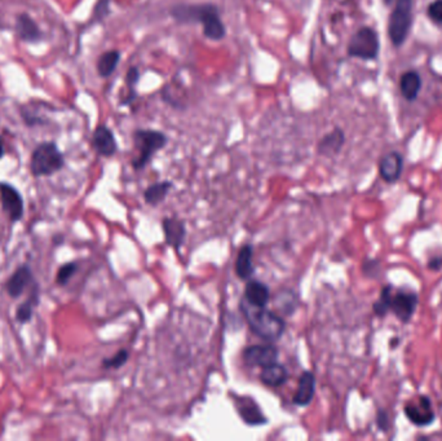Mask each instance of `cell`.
I'll return each instance as SVG.
<instances>
[{
  "instance_id": "obj_29",
  "label": "cell",
  "mask_w": 442,
  "mask_h": 441,
  "mask_svg": "<svg viewBox=\"0 0 442 441\" xmlns=\"http://www.w3.org/2000/svg\"><path fill=\"white\" fill-rule=\"evenodd\" d=\"M281 295V294H279ZM284 300L279 299V298H277V304H278V308L281 312H284L286 315H291L292 312H293V309H295V300H296V297L293 295V292H289V295H286V292H284V294L281 295Z\"/></svg>"
},
{
  "instance_id": "obj_17",
  "label": "cell",
  "mask_w": 442,
  "mask_h": 441,
  "mask_svg": "<svg viewBox=\"0 0 442 441\" xmlns=\"http://www.w3.org/2000/svg\"><path fill=\"white\" fill-rule=\"evenodd\" d=\"M345 142V136L340 128H335L331 133H326L317 145L318 154L325 157L336 156Z\"/></svg>"
},
{
  "instance_id": "obj_22",
  "label": "cell",
  "mask_w": 442,
  "mask_h": 441,
  "mask_svg": "<svg viewBox=\"0 0 442 441\" xmlns=\"http://www.w3.org/2000/svg\"><path fill=\"white\" fill-rule=\"evenodd\" d=\"M172 183L171 182H160V183L151 184L146 188L144 193V200L151 206H157L160 202H163L167 197L168 191H171Z\"/></svg>"
},
{
  "instance_id": "obj_23",
  "label": "cell",
  "mask_w": 442,
  "mask_h": 441,
  "mask_svg": "<svg viewBox=\"0 0 442 441\" xmlns=\"http://www.w3.org/2000/svg\"><path fill=\"white\" fill-rule=\"evenodd\" d=\"M400 87L408 100H414L422 88V79L415 72H408L401 76Z\"/></svg>"
},
{
  "instance_id": "obj_30",
  "label": "cell",
  "mask_w": 442,
  "mask_h": 441,
  "mask_svg": "<svg viewBox=\"0 0 442 441\" xmlns=\"http://www.w3.org/2000/svg\"><path fill=\"white\" fill-rule=\"evenodd\" d=\"M428 15L434 20V22L442 24V0H436L429 6Z\"/></svg>"
},
{
  "instance_id": "obj_9",
  "label": "cell",
  "mask_w": 442,
  "mask_h": 441,
  "mask_svg": "<svg viewBox=\"0 0 442 441\" xmlns=\"http://www.w3.org/2000/svg\"><path fill=\"white\" fill-rule=\"evenodd\" d=\"M242 358L249 367H264L277 361L278 350L273 344H255L243 351Z\"/></svg>"
},
{
  "instance_id": "obj_16",
  "label": "cell",
  "mask_w": 442,
  "mask_h": 441,
  "mask_svg": "<svg viewBox=\"0 0 442 441\" xmlns=\"http://www.w3.org/2000/svg\"><path fill=\"white\" fill-rule=\"evenodd\" d=\"M165 238L170 246L180 249L183 246L185 237H186V228L181 220L175 217H166L162 222Z\"/></svg>"
},
{
  "instance_id": "obj_24",
  "label": "cell",
  "mask_w": 442,
  "mask_h": 441,
  "mask_svg": "<svg viewBox=\"0 0 442 441\" xmlns=\"http://www.w3.org/2000/svg\"><path fill=\"white\" fill-rule=\"evenodd\" d=\"M120 61V52L119 50H108L102 53L97 61V72L102 78H108L113 74L117 69L118 64Z\"/></svg>"
},
{
  "instance_id": "obj_27",
  "label": "cell",
  "mask_w": 442,
  "mask_h": 441,
  "mask_svg": "<svg viewBox=\"0 0 442 441\" xmlns=\"http://www.w3.org/2000/svg\"><path fill=\"white\" fill-rule=\"evenodd\" d=\"M79 269V266L76 262H69L60 266L57 273H56V283L59 286H67L69 281L74 277Z\"/></svg>"
},
{
  "instance_id": "obj_7",
  "label": "cell",
  "mask_w": 442,
  "mask_h": 441,
  "mask_svg": "<svg viewBox=\"0 0 442 441\" xmlns=\"http://www.w3.org/2000/svg\"><path fill=\"white\" fill-rule=\"evenodd\" d=\"M379 52V39L375 32L370 27H361L348 44V55L361 60L375 59Z\"/></svg>"
},
{
  "instance_id": "obj_5",
  "label": "cell",
  "mask_w": 442,
  "mask_h": 441,
  "mask_svg": "<svg viewBox=\"0 0 442 441\" xmlns=\"http://www.w3.org/2000/svg\"><path fill=\"white\" fill-rule=\"evenodd\" d=\"M65 165L64 154L55 142H43L34 150L30 159V171L35 177L50 176Z\"/></svg>"
},
{
  "instance_id": "obj_14",
  "label": "cell",
  "mask_w": 442,
  "mask_h": 441,
  "mask_svg": "<svg viewBox=\"0 0 442 441\" xmlns=\"http://www.w3.org/2000/svg\"><path fill=\"white\" fill-rule=\"evenodd\" d=\"M315 393H316V376L312 372L307 370L301 373L298 390L295 392L292 401L298 407H307L312 402Z\"/></svg>"
},
{
  "instance_id": "obj_13",
  "label": "cell",
  "mask_w": 442,
  "mask_h": 441,
  "mask_svg": "<svg viewBox=\"0 0 442 441\" xmlns=\"http://www.w3.org/2000/svg\"><path fill=\"white\" fill-rule=\"evenodd\" d=\"M235 408L244 423L250 426L265 425L268 422L267 416L260 410L259 405L250 398H241L235 400Z\"/></svg>"
},
{
  "instance_id": "obj_15",
  "label": "cell",
  "mask_w": 442,
  "mask_h": 441,
  "mask_svg": "<svg viewBox=\"0 0 442 441\" xmlns=\"http://www.w3.org/2000/svg\"><path fill=\"white\" fill-rule=\"evenodd\" d=\"M402 166H403L402 157L399 153L392 151V153L385 154L383 158L380 159L379 172H380V176L383 177L384 182L394 183L396 180L400 179Z\"/></svg>"
},
{
  "instance_id": "obj_11",
  "label": "cell",
  "mask_w": 442,
  "mask_h": 441,
  "mask_svg": "<svg viewBox=\"0 0 442 441\" xmlns=\"http://www.w3.org/2000/svg\"><path fill=\"white\" fill-rule=\"evenodd\" d=\"M34 280L33 271L29 266H20L16 271L9 277L6 289L9 297L12 299H18L20 297L24 295V292L27 290V287H32Z\"/></svg>"
},
{
  "instance_id": "obj_4",
  "label": "cell",
  "mask_w": 442,
  "mask_h": 441,
  "mask_svg": "<svg viewBox=\"0 0 442 441\" xmlns=\"http://www.w3.org/2000/svg\"><path fill=\"white\" fill-rule=\"evenodd\" d=\"M134 148L139 150L137 157L132 161L136 171L145 168L154 154L167 145L166 133L157 130H136L134 133Z\"/></svg>"
},
{
  "instance_id": "obj_32",
  "label": "cell",
  "mask_w": 442,
  "mask_h": 441,
  "mask_svg": "<svg viewBox=\"0 0 442 441\" xmlns=\"http://www.w3.org/2000/svg\"><path fill=\"white\" fill-rule=\"evenodd\" d=\"M389 1H391V0H385V3H389Z\"/></svg>"
},
{
  "instance_id": "obj_1",
  "label": "cell",
  "mask_w": 442,
  "mask_h": 441,
  "mask_svg": "<svg viewBox=\"0 0 442 441\" xmlns=\"http://www.w3.org/2000/svg\"><path fill=\"white\" fill-rule=\"evenodd\" d=\"M170 16L180 24H202L203 35L209 41L220 42L226 38V27L215 4H175Z\"/></svg>"
},
{
  "instance_id": "obj_18",
  "label": "cell",
  "mask_w": 442,
  "mask_h": 441,
  "mask_svg": "<svg viewBox=\"0 0 442 441\" xmlns=\"http://www.w3.org/2000/svg\"><path fill=\"white\" fill-rule=\"evenodd\" d=\"M270 299V290L265 283L251 280L244 287V300L256 307H267Z\"/></svg>"
},
{
  "instance_id": "obj_6",
  "label": "cell",
  "mask_w": 442,
  "mask_h": 441,
  "mask_svg": "<svg viewBox=\"0 0 442 441\" xmlns=\"http://www.w3.org/2000/svg\"><path fill=\"white\" fill-rule=\"evenodd\" d=\"M413 0H399L389 18L388 33L394 46L405 42L413 21Z\"/></svg>"
},
{
  "instance_id": "obj_28",
  "label": "cell",
  "mask_w": 442,
  "mask_h": 441,
  "mask_svg": "<svg viewBox=\"0 0 442 441\" xmlns=\"http://www.w3.org/2000/svg\"><path fill=\"white\" fill-rule=\"evenodd\" d=\"M130 353L127 350L118 351L116 355H113L111 358H104L102 360V367L104 369H119V367L125 365V362L128 361Z\"/></svg>"
},
{
  "instance_id": "obj_26",
  "label": "cell",
  "mask_w": 442,
  "mask_h": 441,
  "mask_svg": "<svg viewBox=\"0 0 442 441\" xmlns=\"http://www.w3.org/2000/svg\"><path fill=\"white\" fill-rule=\"evenodd\" d=\"M139 79H140V70L136 67H130L128 72H127V76H125V82H127V87H128V93H127V97H125V100L120 101V105L127 107V105L132 104V102L136 100L137 95H136L134 87H136V84L139 82Z\"/></svg>"
},
{
  "instance_id": "obj_12",
  "label": "cell",
  "mask_w": 442,
  "mask_h": 441,
  "mask_svg": "<svg viewBox=\"0 0 442 441\" xmlns=\"http://www.w3.org/2000/svg\"><path fill=\"white\" fill-rule=\"evenodd\" d=\"M92 145L102 157H113L118 150L116 136L106 125H99L95 130L92 136Z\"/></svg>"
},
{
  "instance_id": "obj_3",
  "label": "cell",
  "mask_w": 442,
  "mask_h": 441,
  "mask_svg": "<svg viewBox=\"0 0 442 441\" xmlns=\"http://www.w3.org/2000/svg\"><path fill=\"white\" fill-rule=\"evenodd\" d=\"M417 306V292L409 289H393L392 286L384 287L380 298L374 303V312L384 316L388 311L402 323H408L414 315Z\"/></svg>"
},
{
  "instance_id": "obj_10",
  "label": "cell",
  "mask_w": 442,
  "mask_h": 441,
  "mask_svg": "<svg viewBox=\"0 0 442 441\" xmlns=\"http://www.w3.org/2000/svg\"><path fill=\"white\" fill-rule=\"evenodd\" d=\"M405 416L414 425H431L434 419L431 400L427 396H420L417 401H410L405 405Z\"/></svg>"
},
{
  "instance_id": "obj_8",
  "label": "cell",
  "mask_w": 442,
  "mask_h": 441,
  "mask_svg": "<svg viewBox=\"0 0 442 441\" xmlns=\"http://www.w3.org/2000/svg\"><path fill=\"white\" fill-rule=\"evenodd\" d=\"M0 203L12 224L22 220L25 214L24 197L12 184L0 183Z\"/></svg>"
},
{
  "instance_id": "obj_20",
  "label": "cell",
  "mask_w": 442,
  "mask_h": 441,
  "mask_svg": "<svg viewBox=\"0 0 442 441\" xmlns=\"http://www.w3.org/2000/svg\"><path fill=\"white\" fill-rule=\"evenodd\" d=\"M289 378V372L287 369L279 364V362H273L270 365L263 367L261 370V374H260V379L261 382L264 383L268 387H272V388H277V387H281L282 384L286 383Z\"/></svg>"
},
{
  "instance_id": "obj_25",
  "label": "cell",
  "mask_w": 442,
  "mask_h": 441,
  "mask_svg": "<svg viewBox=\"0 0 442 441\" xmlns=\"http://www.w3.org/2000/svg\"><path fill=\"white\" fill-rule=\"evenodd\" d=\"M17 32H18V35L21 36V39L30 41V42L38 41L39 36H41L39 30H38V26L35 25L33 20L27 16L18 17Z\"/></svg>"
},
{
  "instance_id": "obj_31",
  "label": "cell",
  "mask_w": 442,
  "mask_h": 441,
  "mask_svg": "<svg viewBox=\"0 0 442 441\" xmlns=\"http://www.w3.org/2000/svg\"><path fill=\"white\" fill-rule=\"evenodd\" d=\"M4 153H6V150H4V144H3L1 139H0V159L3 158Z\"/></svg>"
},
{
  "instance_id": "obj_2",
  "label": "cell",
  "mask_w": 442,
  "mask_h": 441,
  "mask_svg": "<svg viewBox=\"0 0 442 441\" xmlns=\"http://www.w3.org/2000/svg\"><path fill=\"white\" fill-rule=\"evenodd\" d=\"M241 311L250 326L251 332L267 341H278L286 330L284 318L269 311L267 307L252 306L246 300H241Z\"/></svg>"
},
{
  "instance_id": "obj_21",
  "label": "cell",
  "mask_w": 442,
  "mask_h": 441,
  "mask_svg": "<svg viewBox=\"0 0 442 441\" xmlns=\"http://www.w3.org/2000/svg\"><path fill=\"white\" fill-rule=\"evenodd\" d=\"M235 273L241 280H249L255 273L254 268V249L250 245L243 246L235 260Z\"/></svg>"
},
{
  "instance_id": "obj_19",
  "label": "cell",
  "mask_w": 442,
  "mask_h": 441,
  "mask_svg": "<svg viewBox=\"0 0 442 441\" xmlns=\"http://www.w3.org/2000/svg\"><path fill=\"white\" fill-rule=\"evenodd\" d=\"M39 297H41V287H39L38 283L35 281V283H33V286H32L30 297L17 307V323H20L21 325H25L32 321L35 307H36V306L39 304V301H41Z\"/></svg>"
}]
</instances>
